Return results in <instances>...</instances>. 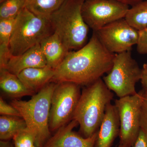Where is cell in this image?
<instances>
[{"instance_id":"cell-4","label":"cell","mask_w":147,"mask_h":147,"mask_svg":"<svg viewBox=\"0 0 147 147\" xmlns=\"http://www.w3.org/2000/svg\"><path fill=\"white\" fill-rule=\"evenodd\" d=\"M84 0H65L49 17L54 32L60 38L69 51L86 45L89 27L82 13Z\"/></svg>"},{"instance_id":"cell-29","label":"cell","mask_w":147,"mask_h":147,"mask_svg":"<svg viewBox=\"0 0 147 147\" xmlns=\"http://www.w3.org/2000/svg\"><path fill=\"white\" fill-rule=\"evenodd\" d=\"M0 147H15L14 144H13L9 141H0Z\"/></svg>"},{"instance_id":"cell-25","label":"cell","mask_w":147,"mask_h":147,"mask_svg":"<svg viewBox=\"0 0 147 147\" xmlns=\"http://www.w3.org/2000/svg\"><path fill=\"white\" fill-rule=\"evenodd\" d=\"M0 114L1 115L21 117L18 110L12 105L7 104L1 96L0 97Z\"/></svg>"},{"instance_id":"cell-18","label":"cell","mask_w":147,"mask_h":147,"mask_svg":"<svg viewBox=\"0 0 147 147\" xmlns=\"http://www.w3.org/2000/svg\"><path fill=\"white\" fill-rule=\"evenodd\" d=\"M65 0H25V7L40 17L49 18Z\"/></svg>"},{"instance_id":"cell-24","label":"cell","mask_w":147,"mask_h":147,"mask_svg":"<svg viewBox=\"0 0 147 147\" xmlns=\"http://www.w3.org/2000/svg\"><path fill=\"white\" fill-rule=\"evenodd\" d=\"M137 51L141 55H147V27L139 31V38L137 45Z\"/></svg>"},{"instance_id":"cell-30","label":"cell","mask_w":147,"mask_h":147,"mask_svg":"<svg viewBox=\"0 0 147 147\" xmlns=\"http://www.w3.org/2000/svg\"><path fill=\"white\" fill-rule=\"evenodd\" d=\"M117 147H130L129 146H124V145H122L121 144H119V146H118Z\"/></svg>"},{"instance_id":"cell-20","label":"cell","mask_w":147,"mask_h":147,"mask_svg":"<svg viewBox=\"0 0 147 147\" xmlns=\"http://www.w3.org/2000/svg\"><path fill=\"white\" fill-rule=\"evenodd\" d=\"M25 6V0H6L1 3L0 20L15 19Z\"/></svg>"},{"instance_id":"cell-22","label":"cell","mask_w":147,"mask_h":147,"mask_svg":"<svg viewBox=\"0 0 147 147\" xmlns=\"http://www.w3.org/2000/svg\"><path fill=\"white\" fill-rule=\"evenodd\" d=\"M15 19L16 18L0 20V45L9 46Z\"/></svg>"},{"instance_id":"cell-12","label":"cell","mask_w":147,"mask_h":147,"mask_svg":"<svg viewBox=\"0 0 147 147\" xmlns=\"http://www.w3.org/2000/svg\"><path fill=\"white\" fill-rule=\"evenodd\" d=\"M120 123L115 105L109 103L97 131L94 147H111L119 135Z\"/></svg>"},{"instance_id":"cell-10","label":"cell","mask_w":147,"mask_h":147,"mask_svg":"<svg viewBox=\"0 0 147 147\" xmlns=\"http://www.w3.org/2000/svg\"><path fill=\"white\" fill-rule=\"evenodd\" d=\"M94 32L104 47L115 54L131 51L139 40V31L130 26L125 18Z\"/></svg>"},{"instance_id":"cell-15","label":"cell","mask_w":147,"mask_h":147,"mask_svg":"<svg viewBox=\"0 0 147 147\" xmlns=\"http://www.w3.org/2000/svg\"><path fill=\"white\" fill-rule=\"evenodd\" d=\"M55 73V69L47 66L26 69L21 71L18 76L26 88L35 94L51 82Z\"/></svg>"},{"instance_id":"cell-21","label":"cell","mask_w":147,"mask_h":147,"mask_svg":"<svg viewBox=\"0 0 147 147\" xmlns=\"http://www.w3.org/2000/svg\"><path fill=\"white\" fill-rule=\"evenodd\" d=\"M15 147H32L35 145V134L27 127L18 132L13 138Z\"/></svg>"},{"instance_id":"cell-31","label":"cell","mask_w":147,"mask_h":147,"mask_svg":"<svg viewBox=\"0 0 147 147\" xmlns=\"http://www.w3.org/2000/svg\"><path fill=\"white\" fill-rule=\"evenodd\" d=\"M6 1V0H0V3H3V2L4 1Z\"/></svg>"},{"instance_id":"cell-32","label":"cell","mask_w":147,"mask_h":147,"mask_svg":"<svg viewBox=\"0 0 147 147\" xmlns=\"http://www.w3.org/2000/svg\"><path fill=\"white\" fill-rule=\"evenodd\" d=\"M32 147H38L37 146H36V145H35V146H33Z\"/></svg>"},{"instance_id":"cell-28","label":"cell","mask_w":147,"mask_h":147,"mask_svg":"<svg viewBox=\"0 0 147 147\" xmlns=\"http://www.w3.org/2000/svg\"><path fill=\"white\" fill-rule=\"evenodd\" d=\"M117 1L126 4L129 6L131 7L144 0H117Z\"/></svg>"},{"instance_id":"cell-14","label":"cell","mask_w":147,"mask_h":147,"mask_svg":"<svg viewBox=\"0 0 147 147\" xmlns=\"http://www.w3.org/2000/svg\"><path fill=\"white\" fill-rule=\"evenodd\" d=\"M40 45L47 66L55 70L69 51L60 37L55 32L45 38Z\"/></svg>"},{"instance_id":"cell-7","label":"cell","mask_w":147,"mask_h":147,"mask_svg":"<svg viewBox=\"0 0 147 147\" xmlns=\"http://www.w3.org/2000/svg\"><path fill=\"white\" fill-rule=\"evenodd\" d=\"M81 86L71 82L57 83L51 99L49 128L56 132L73 119L80 96Z\"/></svg>"},{"instance_id":"cell-27","label":"cell","mask_w":147,"mask_h":147,"mask_svg":"<svg viewBox=\"0 0 147 147\" xmlns=\"http://www.w3.org/2000/svg\"><path fill=\"white\" fill-rule=\"evenodd\" d=\"M141 83L143 89L147 91V63L143 65L142 68V76H141Z\"/></svg>"},{"instance_id":"cell-5","label":"cell","mask_w":147,"mask_h":147,"mask_svg":"<svg viewBox=\"0 0 147 147\" xmlns=\"http://www.w3.org/2000/svg\"><path fill=\"white\" fill-rule=\"evenodd\" d=\"M53 33L49 18L36 16L25 7L15 19L9 42L11 55H21Z\"/></svg>"},{"instance_id":"cell-6","label":"cell","mask_w":147,"mask_h":147,"mask_svg":"<svg viewBox=\"0 0 147 147\" xmlns=\"http://www.w3.org/2000/svg\"><path fill=\"white\" fill-rule=\"evenodd\" d=\"M141 76L142 68L127 51L115 54L113 67L102 80L109 89L121 98L137 93L135 86Z\"/></svg>"},{"instance_id":"cell-23","label":"cell","mask_w":147,"mask_h":147,"mask_svg":"<svg viewBox=\"0 0 147 147\" xmlns=\"http://www.w3.org/2000/svg\"><path fill=\"white\" fill-rule=\"evenodd\" d=\"M142 102L140 114V127L141 128L147 131V91L142 90Z\"/></svg>"},{"instance_id":"cell-13","label":"cell","mask_w":147,"mask_h":147,"mask_svg":"<svg viewBox=\"0 0 147 147\" xmlns=\"http://www.w3.org/2000/svg\"><path fill=\"white\" fill-rule=\"evenodd\" d=\"M47 62L41 50L40 44H38L18 56H11L6 69L13 74H18L26 69L44 67Z\"/></svg>"},{"instance_id":"cell-26","label":"cell","mask_w":147,"mask_h":147,"mask_svg":"<svg viewBox=\"0 0 147 147\" xmlns=\"http://www.w3.org/2000/svg\"><path fill=\"white\" fill-rule=\"evenodd\" d=\"M132 147H147V131L140 129L136 142Z\"/></svg>"},{"instance_id":"cell-8","label":"cell","mask_w":147,"mask_h":147,"mask_svg":"<svg viewBox=\"0 0 147 147\" xmlns=\"http://www.w3.org/2000/svg\"><path fill=\"white\" fill-rule=\"evenodd\" d=\"M142 102L141 91L115 100L120 123V144L132 147L136 142L141 129Z\"/></svg>"},{"instance_id":"cell-19","label":"cell","mask_w":147,"mask_h":147,"mask_svg":"<svg viewBox=\"0 0 147 147\" xmlns=\"http://www.w3.org/2000/svg\"><path fill=\"white\" fill-rule=\"evenodd\" d=\"M130 26L140 31L147 27V0H144L129 8L125 18Z\"/></svg>"},{"instance_id":"cell-16","label":"cell","mask_w":147,"mask_h":147,"mask_svg":"<svg viewBox=\"0 0 147 147\" xmlns=\"http://www.w3.org/2000/svg\"><path fill=\"white\" fill-rule=\"evenodd\" d=\"M0 87L6 94L14 99L35 94L26 88L18 76L7 69H0Z\"/></svg>"},{"instance_id":"cell-1","label":"cell","mask_w":147,"mask_h":147,"mask_svg":"<svg viewBox=\"0 0 147 147\" xmlns=\"http://www.w3.org/2000/svg\"><path fill=\"white\" fill-rule=\"evenodd\" d=\"M115 54L108 51L94 32L89 42L76 51H70L55 69L51 82H71L87 86L108 73Z\"/></svg>"},{"instance_id":"cell-3","label":"cell","mask_w":147,"mask_h":147,"mask_svg":"<svg viewBox=\"0 0 147 147\" xmlns=\"http://www.w3.org/2000/svg\"><path fill=\"white\" fill-rule=\"evenodd\" d=\"M57 84L50 82L28 101L14 99L10 102L26 121L27 128L35 134V145L38 147L44 146L52 136L49 118L51 99Z\"/></svg>"},{"instance_id":"cell-17","label":"cell","mask_w":147,"mask_h":147,"mask_svg":"<svg viewBox=\"0 0 147 147\" xmlns=\"http://www.w3.org/2000/svg\"><path fill=\"white\" fill-rule=\"evenodd\" d=\"M27 127L24 119L21 117L1 115L0 117V139L9 141L21 130Z\"/></svg>"},{"instance_id":"cell-2","label":"cell","mask_w":147,"mask_h":147,"mask_svg":"<svg viewBox=\"0 0 147 147\" xmlns=\"http://www.w3.org/2000/svg\"><path fill=\"white\" fill-rule=\"evenodd\" d=\"M113 97L101 78L83 89L73 119L78 123L79 134L83 137H91L98 131L106 107Z\"/></svg>"},{"instance_id":"cell-9","label":"cell","mask_w":147,"mask_h":147,"mask_svg":"<svg viewBox=\"0 0 147 147\" xmlns=\"http://www.w3.org/2000/svg\"><path fill=\"white\" fill-rule=\"evenodd\" d=\"M129 8V6L117 0H84L82 13L86 24L95 31L125 18Z\"/></svg>"},{"instance_id":"cell-11","label":"cell","mask_w":147,"mask_h":147,"mask_svg":"<svg viewBox=\"0 0 147 147\" xmlns=\"http://www.w3.org/2000/svg\"><path fill=\"white\" fill-rule=\"evenodd\" d=\"M79 125L73 119L56 131L43 147H94L97 132L91 137L85 138L73 131Z\"/></svg>"}]
</instances>
